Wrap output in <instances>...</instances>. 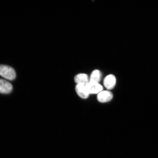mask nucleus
<instances>
[{
	"label": "nucleus",
	"instance_id": "f257e3e1",
	"mask_svg": "<svg viewBox=\"0 0 158 158\" xmlns=\"http://www.w3.org/2000/svg\"><path fill=\"white\" fill-rule=\"evenodd\" d=\"M0 76L8 80H13L16 77L15 70L11 67L4 65H0Z\"/></svg>",
	"mask_w": 158,
	"mask_h": 158
},
{
	"label": "nucleus",
	"instance_id": "7ed1b4c3",
	"mask_svg": "<svg viewBox=\"0 0 158 158\" xmlns=\"http://www.w3.org/2000/svg\"><path fill=\"white\" fill-rule=\"evenodd\" d=\"M112 93L108 90H102L98 94L97 99L100 102H106L110 101L113 98Z\"/></svg>",
	"mask_w": 158,
	"mask_h": 158
},
{
	"label": "nucleus",
	"instance_id": "39448f33",
	"mask_svg": "<svg viewBox=\"0 0 158 158\" xmlns=\"http://www.w3.org/2000/svg\"><path fill=\"white\" fill-rule=\"evenodd\" d=\"M103 84L104 86L107 89H112L115 86L116 84L115 77L112 74L108 75L104 79Z\"/></svg>",
	"mask_w": 158,
	"mask_h": 158
},
{
	"label": "nucleus",
	"instance_id": "20e7f679",
	"mask_svg": "<svg viewBox=\"0 0 158 158\" xmlns=\"http://www.w3.org/2000/svg\"><path fill=\"white\" fill-rule=\"evenodd\" d=\"M76 91L78 95L82 98H88L90 94L87 89L86 85L77 84L76 86Z\"/></svg>",
	"mask_w": 158,
	"mask_h": 158
},
{
	"label": "nucleus",
	"instance_id": "423d86ee",
	"mask_svg": "<svg viewBox=\"0 0 158 158\" xmlns=\"http://www.w3.org/2000/svg\"><path fill=\"white\" fill-rule=\"evenodd\" d=\"M12 90V85L10 83L3 79H0V93L9 94Z\"/></svg>",
	"mask_w": 158,
	"mask_h": 158
},
{
	"label": "nucleus",
	"instance_id": "f03ea898",
	"mask_svg": "<svg viewBox=\"0 0 158 158\" xmlns=\"http://www.w3.org/2000/svg\"><path fill=\"white\" fill-rule=\"evenodd\" d=\"M86 86L89 94H98L103 89L102 85L97 83L89 82Z\"/></svg>",
	"mask_w": 158,
	"mask_h": 158
},
{
	"label": "nucleus",
	"instance_id": "0eeeda50",
	"mask_svg": "<svg viewBox=\"0 0 158 158\" xmlns=\"http://www.w3.org/2000/svg\"><path fill=\"white\" fill-rule=\"evenodd\" d=\"M74 80L77 84H82L86 85L89 82V79L88 75L84 73L77 74L74 77Z\"/></svg>",
	"mask_w": 158,
	"mask_h": 158
},
{
	"label": "nucleus",
	"instance_id": "6e6552de",
	"mask_svg": "<svg viewBox=\"0 0 158 158\" xmlns=\"http://www.w3.org/2000/svg\"><path fill=\"white\" fill-rule=\"evenodd\" d=\"M102 73L99 70L96 69L93 71L91 74L89 82L99 83L101 80Z\"/></svg>",
	"mask_w": 158,
	"mask_h": 158
}]
</instances>
